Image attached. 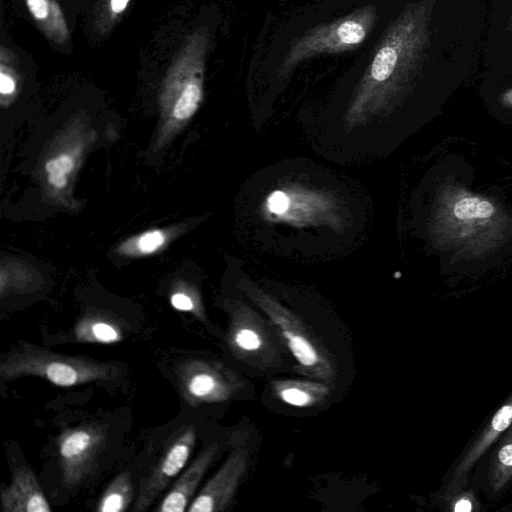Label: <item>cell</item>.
I'll use <instances>...</instances> for the list:
<instances>
[{
    "label": "cell",
    "mask_w": 512,
    "mask_h": 512,
    "mask_svg": "<svg viewBox=\"0 0 512 512\" xmlns=\"http://www.w3.org/2000/svg\"><path fill=\"white\" fill-rule=\"evenodd\" d=\"M196 441L193 425L180 428L166 445L163 453L139 484V492L133 511L149 509L168 484L186 465Z\"/></svg>",
    "instance_id": "cell-7"
},
{
    "label": "cell",
    "mask_w": 512,
    "mask_h": 512,
    "mask_svg": "<svg viewBox=\"0 0 512 512\" xmlns=\"http://www.w3.org/2000/svg\"><path fill=\"white\" fill-rule=\"evenodd\" d=\"M111 362L86 356H69L28 342H19L3 354L0 376L3 381L34 376L60 387L108 381L118 374Z\"/></svg>",
    "instance_id": "cell-1"
},
{
    "label": "cell",
    "mask_w": 512,
    "mask_h": 512,
    "mask_svg": "<svg viewBox=\"0 0 512 512\" xmlns=\"http://www.w3.org/2000/svg\"><path fill=\"white\" fill-rule=\"evenodd\" d=\"M166 241L165 234L159 230H149L133 241V250L138 254H151L157 251Z\"/></svg>",
    "instance_id": "cell-22"
},
{
    "label": "cell",
    "mask_w": 512,
    "mask_h": 512,
    "mask_svg": "<svg viewBox=\"0 0 512 512\" xmlns=\"http://www.w3.org/2000/svg\"><path fill=\"white\" fill-rule=\"evenodd\" d=\"M247 291L249 297L278 327L299 365L317 377L329 380L333 375L331 364L303 322L263 291L253 286H248Z\"/></svg>",
    "instance_id": "cell-4"
},
{
    "label": "cell",
    "mask_w": 512,
    "mask_h": 512,
    "mask_svg": "<svg viewBox=\"0 0 512 512\" xmlns=\"http://www.w3.org/2000/svg\"><path fill=\"white\" fill-rule=\"evenodd\" d=\"M170 303L176 310L189 312L200 320H205V310L198 293L190 288L180 287L170 294Z\"/></svg>",
    "instance_id": "cell-21"
},
{
    "label": "cell",
    "mask_w": 512,
    "mask_h": 512,
    "mask_svg": "<svg viewBox=\"0 0 512 512\" xmlns=\"http://www.w3.org/2000/svg\"><path fill=\"white\" fill-rule=\"evenodd\" d=\"M209 31L198 27L183 41L173 59L160 92L163 117L171 124H183L198 110L203 99Z\"/></svg>",
    "instance_id": "cell-2"
},
{
    "label": "cell",
    "mask_w": 512,
    "mask_h": 512,
    "mask_svg": "<svg viewBox=\"0 0 512 512\" xmlns=\"http://www.w3.org/2000/svg\"><path fill=\"white\" fill-rule=\"evenodd\" d=\"M131 0H98L94 10L93 26L99 35L108 34L119 22Z\"/></svg>",
    "instance_id": "cell-19"
},
{
    "label": "cell",
    "mask_w": 512,
    "mask_h": 512,
    "mask_svg": "<svg viewBox=\"0 0 512 512\" xmlns=\"http://www.w3.org/2000/svg\"><path fill=\"white\" fill-rule=\"evenodd\" d=\"M274 387L278 397L294 407L312 406L328 393L325 385L306 381H282L277 382Z\"/></svg>",
    "instance_id": "cell-15"
},
{
    "label": "cell",
    "mask_w": 512,
    "mask_h": 512,
    "mask_svg": "<svg viewBox=\"0 0 512 512\" xmlns=\"http://www.w3.org/2000/svg\"><path fill=\"white\" fill-rule=\"evenodd\" d=\"M3 512H49L51 507L34 472L18 466L12 472L8 486L1 489Z\"/></svg>",
    "instance_id": "cell-10"
},
{
    "label": "cell",
    "mask_w": 512,
    "mask_h": 512,
    "mask_svg": "<svg viewBox=\"0 0 512 512\" xmlns=\"http://www.w3.org/2000/svg\"><path fill=\"white\" fill-rule=\"evenodd\" d=\"M512 480V424L491 454L488 484L492 492L503 490Z\"/></svg>",
    "instance_id": "cell-14"
},
{
    "label": "cell",
    "mask_w": 512,
    "mask_h": 512,
    "mask_svg": "<svg viewBox=\"0 0 512 512\" xmlns=\"http://www.w3.org/2000/svg\"><path fill=\"white\" fill-rule=\"evenodd\" d=\"M228 343L237 353L258 352L264 345V336L259 328L249 324L241 314H235L228 333Z\"/></svg>",
    "instance_id": "cell-17"
},
{
    "label": "cell",
    "mask_w": 512,
    "mask_h": 512,
    "mask_svg": "<svg viewBox=\"0 0 512 512\" xmlns=\"http://www.w3.org/2000/svg\"><path fill=\"white\" fill-rule=\"evenodd\" d=\"M246 447L235 449L187 508L189 512H221L231 503L247 466Z\"/></svg>",
    "instance_id": "cell-9"
},
{
    "label": "cell",
    "mask_w": 512,
    "mask_h": 512,
    "mask_svg": "<svg viewBox=\"0 0 512 512\" xmlns=\"http://www.w3.org/2000/svg\"><path fill=\"white\" fill-rule=\"evenodd\" d=\"M376 21L374 7L358 9L330 24L317 26L295 41L283 67L291 69L306 58L321 53H338L359 46Z\"/></svg>",
    "instance_id": "cell-3"
},
{
    "label": "cell",
    "mask_w": 512,
    "mask_h": 512,
    "mask_svg": "<svg viewBox=\"0 0 512 512\" xmlns=\"http://www.w3.org/2000/svg\"><path fill=\"white\" fill-rule=\"evenodd\" d=\"M134 498L131 476L128 472L118 474L107 486L98 501L96 510L100 512L126 511Z\"/></svg>",
    "instance_id": "cell-16"
},
{
    "label": "cell",
    "mask_w": 512,
    "mask_h": 512,
    "mask_svg": "<svg viewBox=\"0 0 512 512\" xmlns=\"http://www.w3.org/2000/svg\"><path fill=\"white\" fill-rule=\"evenodd\" d=\"M451 500L449 502L450 510L454 512H471L478 508L479 503L471 492H464L462 490L449 495Z\"/></svg>",
    "instance_id": "cell-23"
},
{
    "label": "cell",
    "mask_w": 512,
    "mask_h": 512,
    "mask_svg": "<svg viewBox=\"0 0 512 512\" xmlns=\"http://www.w3.org/2000/svg\"><path fill=\"white\" fill-rule=\"evenodd\" d=\"M26 7L45 37L57 46H64L70 39L65 15L55 0H24Z\"/></svg>",
    "instance_id": "cell-13"
},
{
    "label": "cell",
    "mask_w": 512,
    "mask_h": 512,
    "mask_svg": "<svg viewBox=\"0 0 512 512\" xmlns=\"http://www.w3.org/2000/svg\"><path fill=\"white\" fill-rule=\"evenodd\" d=\"M16 55L4 45L0 48V96L1 105L8 106L19 91L20 76Z\"/></svg>",
    "instance_id": "cell-18"
},
{
    "label": "cell",
    "mask_w": 512,
    "mask_h": 512,
    "mask_svg": "<svg viewBox=\"0 0 512 512\" xmlns=\"http://www.w3.org/2000/svg\"><path fill=\"white\" fill-rule=\"evenodd\" d=\"M217 451V443H212L206 447L175 480L170 490L155 508V511L183 512L187 510Z\"/></svg>",
    "instance_id": "cell-11"
},
{
    "label": "cell",
    "mask_w": 512,
    "mask_h": 512,
    "mask_svg": "<svg viewBox=\"0 0 512 512\" xmlns=\"http://www.w3.org/2000/svg\"><path fill=\"white\" fill-rule=\"evenodd\" d=\"M107 427L91 422L64 430L57 438L62 483L72 489L95 471L107 441Z\"/></svg>",
    "instance_id": "cell-5"
},
{
    "label": "cell",
    "mask_w": 512,
    "mask_h": 512,
    "mask_svg": "<svg viewBox=\"0 0 512 512\" xmlns=\"http://www.w3.org/2000/svg\"><path fill=\"white\" fill-rule=\"evenodd\" d=\"M74 166L75 161L73 156L67 153L59 154L49 159L45 163V171L49 185L56 189L65 188Z\"/></svg>",
    "instance_id": "cell-20"
},
{
    "label": "cell",
    "mask_w": 512,
    "mask_h": 512,
    "mask_svg": "<svg viewBox=\"0 0 512 512\" xmlns=\"http://www.w3.org/2000/svg\"><path fill=\"white\" fill-rule=\"evenodd\" d=\"M127 324L109 313L94 311L83 314L71 329L73 342L88 344H115L121 342Z\"/></svg>",
    "instance_id": "cell-12"
},
{
    "label": "cell",
    "mask_w": 512,
    "mask_h": 512,
    "mask_svg": "<svg viewBox=\"0 0 512 512\" xmlns=\"http://www.w3.org/2000/svg\"><path fill=\"white\" fill-rule=\"evenodd\" d=\"M512 424V393L501 406L489 417L480 432L473 438L456 462L448 478L445 494L449 496L462 490L468 481V475L477 461L490 446Z\"/></svg>",
    "instance_id": "cell-8"
},
{
    "label": "cell",
    "mask_w": 512,
    "mask_h": 512,
    "mask_svg": "<svg viewBox=\"0 0 512 512\" xmlns=\"http://www.w3.org/2000/svg\"><path fill=\"white\" fill-rule=\"evenodd\" d=\"M178 389L187 404L196 407L202 404L225 401L235 391L232 373L217 362L186 358L175 367Z\"/></svg>",
    "instance_id": "cell-6"
}]
</instances>
